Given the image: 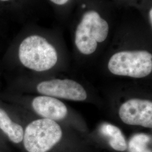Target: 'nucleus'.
Segmentation results:
<instances>
[{
    "label": "nucleus",
    "instance_id": "f257e3e1",
    "mask_svg": "<svg viewBox=\"0 0 152 152\" xmlns=\"http://www.w3.org/2000/svg\"><path fill=\"white\" fill-rule=\"evenodd\" d=\"M18 55L23 65L37 72L48 71L58 61L54 46L45 38L37 35L29 36L22 41Z\"/></svg>",
    "mask_w": 152,
    "mask_h": 152
},
{
    "label": "nucleus",
    "instance_id": "f03ea898",
    "mask_svg": "<svg viewBox=\"0 0 152 152\" xmlns=\"http://www.w3.org/2000/svg\"><path fill=\"white\" fill-rule=\"evenodd\" d=\"M62 131L53 120L41 118L29 124L24 131L23 144L28 152H47L60 141Z\"/></svg>",
    "mask_w": 152,
    "mask_h": 152
},
{
    "label": "nucleus",
    "instance_id": "7ed1b4c3",
    "mask_svg": "<svg viewBox=\"0 0 152 152\" xmlns=\"http://www.w3.org/2000/svg\"><path fill=\"white\" fill-rule=\"evenodd\" d=\"M108 23L97 12H86L77 28L75 43L83 54H91L97 48L98 42L104 41L108 36Z\"/></svg>",
    "mask_w": 152,
    "mask_h": 152
},
{
    "label": "nucleus",
    "instance_id": "20e7f679",
    "mask_svg": "<svg viewBox=\"0 0 152 152\" xmlns=\"http://www.w3.org/2000/svg\"><path fill=\"white\" fill-rule=\"evenodd\" d=\"M108 69L115 75L143 78L152 72V55L144 50L119 52L110 58Z\"/></svg>",
    "mask_w": 152,
    "mask_h": 152
},
{
    "label": "nucleus",
    "instance_id": "39448f33",
    "mask_svg": "<svg viewBox=\"0 0 152 152\" xmlns=\"http://www.w3.org/2000/svg\"><path fill=\"white\" fill-rule=\"evenodd\" d=\"M37 90L45 96L73 101H84L87 98V93L82 86L77 82L67 79L41 82L37 86Z\"/></svg>",
    "mask_w": 152,
    "mask_h": 152
},
{
    "label": "nucleus",
    "instance_id": "423d86ee",
    "mask_svg": "<svg viewBox=\"0 0 152 152\" xmlns=\"http://www.w3.org/2000/svg\"><path fill=\"white\" fill-rule=\"evenodd\" d=\"M119 115L127 125L152 128V102L139 99H130L120 107Z\"/></svg>",
    "mask_w": 152,
    "mask_h": 152
},
{
    "label": "nucleus",
    "instance_id": "0eeeda50",
    "mask_svg": "<svg viewBox=\"0 0 152 152\" xmlns=\"http://www.w3.org/2000/svg\"><path fill=\"white\" fill-rule=\"evenodd\" d=\"M32 106L39 115L54 121L64 119L68 114V109L64 104L56 98L49 96L43 95L34 98Z\"/></svg>",
    "mask_w": 152,
    "mask_h": 152
},
{
    "label": "nucleus",
    "instance_id": "6e6552de",
    "mask_svg": "<svg viewBox=\"0 0 152 152\" xmlns=\"http://www.w3.org/2000/svg\"><path fill=\"white\" fill-rule=\"evenodd\" d=\"M0 129L15 144L23 141L24 129L21 125L11 120L5 110L0 108Z\"/></svg>",
    "mask_w": 152,
    "mask_h": 152
},
{
    "label": "nucleus",
    "instance_id": "1a4fd4ad",
    "mask_svg": "<svg viewBox=\"0 0 152 152\" xmlns=\"http://www.w3.org/2000/svg\"><path fill=\"white\" fill-rule=\"evenodd\" d=\"M100 132L109 139L110 147L114 150L123 152L127 149L125 137L120 129L110 124H104L100 127Z\"/></svg>",
    "mask_w": 152,
    "mask_h": 152
},
{
    "label": "nucleus",
    "instance_id": "9d476101",
    "mask_svg": "<svg viewBox=\"0 0 152 152\" xmlns=\"http://www.w3.org/2000/svg\"><path fill=\"white\" fill-rule=\"evenodd\" d=\"M151 142V137L147 134H136L131 137L129 141V152H152L150 148Z\"/></svg>",
    "mask_w": 152,
    "mask_h": 152
},
{
    "label": "nucleus",
    "instance_id": "9b49d317",
    "mask_svg": "<svg viewBox=\"0 0 152 152\" xmlns=\"http://www.w3.org/2000/svg\"><path fill=\"white\" fill-rule=\"evenodd\" d=\"M50 1L56 5H62L66 4L68 0H50Z\"/></svg>",
    "mask_w": 152,
    "mask_h": 152
},
{
    "label": "nucleus",
    "instance_id": "f8f14e48",
    "mask_svg": "<svg viewBox=\"0 0 152 152\" xmlns=\"http://www.w3.org/2000/svg\"><path fill=\"white\" fill-rule=\"evenodd\" d=\"M152 9H151V10L149 11V19H150V21H151V24H152Z\"/></svg>",
    "mask_w": 152,
    "mask_h": 152
},
{
    "label": "nucleus",
    "instance_id": "ddd939ff",
    "mask_svg": "<svg viewBox=\"0 0 152 152\" xmlns=\"http://www.w3.org/2000/svg\"><path fill=\"white\" fill-rule=\"evenodd\" d=\"M8 1H9V0H0V1H2V2H6Z\"/></svg>",
    "mask_w": 152,
    "mask_h": 152
},
{
    "label": "nucleus",
    "instance_id": "4468645a",
    "mask_svg": "<svg viewBox=\"0 0 152 152\" xmlns=\"http://www.w3.org/2000/svg\"><path fill=\"white\" fill-rule=\"evenodd\" d=\"M85 6H86V5H82V7H85Z\"/></svg>",
    "mask_w": 152,
    "mask_h": 152
}]
</instances>
